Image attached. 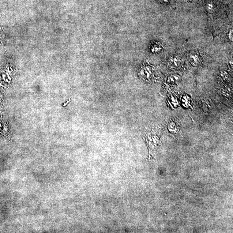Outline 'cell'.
Here are the masks:
<instances>
[{"label": "cell", "mask_w": 233, "mask_h": 233, "mask_svg": "<svg viewBox=\"0 0 233 233\" xmlns=\"http://www.w3.org/2000/svg\"><path fill=\"white\" fill-rule=\"evenodd\" d=\"M190 60L192 64L194 66H197L200 64V61L199 55L197 53L193 52L191 53L189 56Z\"/></svg>", "instance_id": "obj_1"}, {"label": "cell", "mask_w": 233, "mask_h": 233, "mask_svg": "<svg viewBox=\"0 0 233 233\" xmlns=\"http://www.w3.org/2000/svg\"><path fill=\"white\" fill-rule=\"evenodd\" d=\"M205 8L208 12L210 13L214 12L215 8V5L212 2L209 1L207 2L205 4Z\"/></svg>", "instance_id": "obj_2"}, {"label": "cell", "mask_w": 233, "mask_h": 233, "mask_svg": "<svg viewBox=\"0 0 233 233\" xmlns=\"http://www.w3.org/2000/svg\"><path fill=\"white\" fill-rule=\"evenodd\" d=\"M170 62L171 63L174 64L175 66H177L178 65V64L180 62V60H179V58L176 57H172L170 59Z\"/></svg>", "instance_id": "obj_3"}, {"label": "cell", "mask_w": 233, "mask_h": 233, "mask_svg": "<svg viewBox=\"0 0 233 233\" xmlns=\"http://www.w3.org/2000/svg\"><path fill=\"white\" fill-rule=\"evenodd\" d=\"M159 2H161L162 3L164 4H170V3H172L174 0H158Z\"/></svg>", "instance_id": "obj_4"}, {"label": "cell", "mask_w": 233, "mask_h": 233, "mask_svg": "<svg viewBox=\"0 0 233 233\" xmlns=\"http://www.w3.org/2000/svg\"><path fill=\"white\" fill-rule=\"evenodd\" d=\"M229 38L231 41H233V30H231L228 35Z\"/></svg>", "instance_id": "obj_5"}]
</instances>
